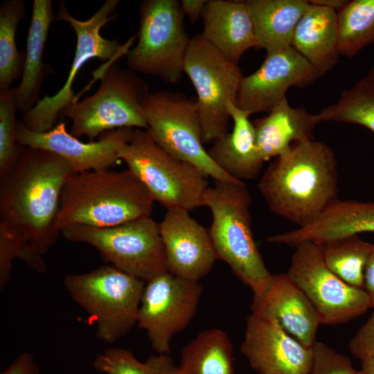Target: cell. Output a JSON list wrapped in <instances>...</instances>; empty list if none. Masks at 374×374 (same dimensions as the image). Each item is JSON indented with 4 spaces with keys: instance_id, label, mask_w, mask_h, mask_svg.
I'll return each mask as SVG.
<instances>
[{
    "instance_id": "6da1fadb",
    "label": "cell",
    "mask_w": 374,
    "mask_h": 374,
    "mask_svg": "<svg viewBox=\"0 0 374 374\" xmlns=\"http://www.w3.org/2000/svg\"><path fill=\"white\" fill-rule=\"evenodd\" d=\"M73 173L61 157L21 146L17 160L0 172V233L46 253L61 234L56 217L63 187Z\"/></svg>"
},
{
    "instance_id": "7a4b0ae2",
    "label": "cell",
    "mask_w": 374,
    "mask_h": 374,
    "mask_svg": "<svg viewBox=\"0 0 374 374\" xmlns=\"http://www.w3.org/2000/svg\"><path fill=\"white\" fill-rule=\"evenodd\" d=\"M338 180L332 149L312 139L276 157L258 188L273 213L302 227L338 199Z\"/></svg>"
},
{
    "instance_id": "3957f363",
    "label": "cell",
    "mask_w": 374,
    "mask_h": 374,
    "mask_svg": "<svg viewBox=\"0 0 374 374\" xmlns=\"http://www.w3.org/2000/svg\"><path fill=\"white\" fill-rule=\"evenodd\" d=\"M154 201L128 168L73 173L61 194L55 227L105 228L151 217Z\"/></svg>"
},
{
    "instance_id": "277c9868",
    "label": "cell",
    "mask_w": 374,
    "mask_h": 374,
    "mask_svg": "<svg viewBox=\"0 0 374 374\" xmlns=\"http://www.w3.org/2000/svg\"><path fill=\"white\" fill-rule=\"evenodd\" d=\"M203 197L212 222L208 232L218 259L225 262L233 274L249 286L253 295L260 294L272 275L256 244L250 214L251 198L244 182L214 181Z\"/></svg>"
},
{
    "instance_id": "5b68a950",
    "label": "cell",
    "mask_w": 374,
    "mask_h": 374,
    "mask_svg": "<svg viewBox=\"0 0 374 374\" xmlns=\"http://www.w3.org/2000/svg\"><path fill=\"white\" fill-rule=\"evenodd\" d=\"M145 283L112 265L63 280L69 296L95 324L96 337L109 344L137 323Z\"/></svg>"
},
{
    "instance_id": "8992f818",
    "label": "cell",
    "mask_w": 374,
    "mask_h": 374,
    "mask_svg": "<svg viewBox=\"0 0 374 374\" xmlns=\"http://www.w3.org/2000/svg\"><path fill=\"white\" fill-rule=\"evenodd\" d=\"M117 152L154 201L167 210L190 211L203 206L209 186L206 176L162 148L148 130L134 128L130 141L121 144Z\"/></svg>"
},
{
    "instance_id": "52a82bcc",
    "label": "cell",
    "mask_w": 374,
    "mask_h": 374,
    "mask_svg": "<svg viewBox=\"0 0 374 374\" xmlns=\"http://www.w3.org/2000/svg\"><path fill=\"white\" fill-rule=\"evenodd\" d=\"M97 91L64 111L61 118L72 121L70 134L91 141L105 132L124 127L148 130L143 103L150 94L148 84L116 60L108 62Z\"/></svg>"
},
{
    "instance_id": "ba28073f",
    "label": "cell",
    "mask_w": 374,
    "mask_h": 374,
    "mask_svg": "<svg viewBox=\"0 0 374 374\" xmlns=\"http://www.w3.org/2000/svg\"><path fill=\"white\" fill-rule=\"evenodd\" d=\"M139 17L137 42L126 55L128 68L165 82H178L190 40L180 1H142Z\"/></svg>"
},
{
    "instance_id": "9c48e42d",
    "label": "cell",
    "mask_w": 374,
    "mask_h": 374,
    "mask_svg": "<svg viewBox=\"0 0 374 374\" xmlns=\"http://www.w3.org/2000/svg\"><path fill=\"white\" fill-rule=\"evenodd\" d=\"M120 3L119 0H107L89 19L84 21L73 17L64 2L60 3L55 19L69 23L75 33V55L63 87L53 96H46L40 99L33 108L22 114L21 121L29 130L45 132L57 124L64 111L75 101L72 89L73 80L80 69L89 60L96 57L110 62L127 55L136 37L135 35L122 44L116 39L104 38L100 33V29L114 18L109 15Z\"/></svg>"
},
{
    "instance_id": "30bf717a",
    "label": "cell",
    "mask_w": 374,
    "mask_h": 374,
    "mask_svg": "<svg viewBox=\"0 0 374 374\" xmlns=\"http://www.w3.org/2000/svg\"><path fill=\"white\" fill-rule=\"evenodd\" d=\"M61 234L92 246L105 261L145 283L168 271L159 224L151 217L112 227L73 226Z\"/></svg>"
},
{
    "instance_id": "8fae6325",
    "label": "cell",
    "mask_w": 374,
    "mask_h": 374,
    "mask_svg": "<svg viewBox=\"0 0 374 374\" xmlns=\"http://www.w3.org/2000/svg\"><path fill=\"white\" fill-rule=\"evenodd\" d=\"M143 110L148 130L165 150L195 166L214 181L242 182L220 168L205 150L196 98L159 90L150 93Z\"/></svg>"
},
{
    "instance_id": "7c38bea8",
    "label": "cell",
    "mask_w": 374,
    "mask_h": 374,
    "mask_svg": "<svg viewBox=\"0 0 374 374\" xmlns=\"http://www.w3.org/2000/svg\"><path fill=\"white\" fill-rule=\"evenodd\" d=\"M184 73L197 93L196 103L204 144L229 131L231 117L226 105L236 104L243 75L237 64L225 58L202 34L192 37Z\"/></svg>"
},
{
    "instance_id": "4fadbf2b",
    "label": "cell",
    "mask_w": 374,
    "mask_h": 374,
    "mask_svg": "<svg viewBox=\"0 0 374 374\" xmlns=\"http://www.w3.org/2000/svg\"><path fill=\"white\" fill-rule=\"evenodd\" d=\"M294 249L287 274L310 301L321 324L348 322L371 308L364 290L347 284L328 267L322 245L302 242Z\"/></svg>"
},
{
    "instance_id": "5bb4252c",
    "label": "cell",
    "mask_w": 374,
    "mask_h": 374,
    "mask_svg": "<svg viewBox=\"0 0 374 374\" xmlns=\"http://www.w3.org/2000/svg\"><path fill=\"white\" fill-rule=\"evenodd\" d=\"M202 292L198 281L169 271L146 282L137 324L146 332L157 353H170L173 337L184 330L195 317Z\"/></svg>"
},
{
    "instance_id": "9a60e30c",
    "label": "cell",
    "mask_w": 374,
    "mask_h": 374,
    "mask_svg": "<svg viewBox=\"0 0 374 374\" xmlns=\"http://www.w3.org/2000/svg\"><path fill=\"white\" fill-rule=\"evenodd\" d=\"M320 77L314 66L292 46L267 53L260 66L243 76L235 105L249 116L269 112L286 99L290 87H309Z\"/></svg>"
},
{
    "instance_id": "2e32d148",
    "label": "cell",
    "mask_w": 374,
    "mask_h": 374,
    "mask_svg": "<svg viewBox=\"0 0 374 374\" xmlns=\"http://www.w3.org/2000/svg\"><path fill=\"white\" fill-rule=\"evenodd\" d=\"M134 128L124 127L103 132L97 141L84 143L68 133L66 123H58L51 130L35 132L21 121L17 124L19 145L54 153L64 159L74 173L108 170L121 161L118 148L130 141Z\"/></svg>"
},
{
    "instance_id": "e0dca14e",
    "label": "cell",
    "mask_w": 374,
    "mask_h": 374,
    "mask_svg": "<svg viewBox=\"0 0 374 374\" xmlns=\"http://www.w3.org/2000/svg\"><path fill=\"white\" fill-rule=\"evenodd\" d=\"M242 354L258 374H310L312 349L276 323L253 314L246 320Z\"/></svg>"
},
{
    "instance_id": "ac0fdd59",
    "label": "cell",
    "mask_w": 374,
    "mask_h": 374,
    "mask_svg": "<svg viewBox=\"0 0 374 374\" xmlns=\"http://www.w3.org/2000/svg\"><path fill=\"white\" fill-rule=\"evenodd\" d=\"M159 224L168 271L195 281L206 276L218 259L208 229L182 209L167 210Z\"/></svg>"
},
{
    "instance_id": "d6986e66",
    "label": "cell",
    "mask_w": 374,
    "mask_h": 374,
    "mask_svg": "<svg viewBox=\"0 0 374 374\" xmlns=\"http://www.w3.org/2000/svg\"><path fill=\"white\" fill-rule=\"evenodd\" d=\"M251 314L276 323L304 346L316 341L319 316L306 295L286 274L272 275L267 287L253 295Z\"/></svg>"
},
{
    "instance_id": "ffe728a7",
    "label": "cell",
    "mask_w": 374,
    "mask_h": 374,
    "mask_svg": "<svg viewBox=\"0 0 374 374\" xmlns=\"http://www.w3.org/2000/svg\"><path fill=\"white\" fill-rule=\"evenodd\" d=\"M366 232L374 233V202L338 199L310 224L270 235L267 240L292 247L302 242L324 245Z\"/></svg>"
},
{
    "instance_id": "44dd1931",
    "label": "cell",
    "mask_w": 374,
    "mask_h": 374,
    "mask_svg": "<svg viewBox=\"0 0 374 374\" xmlns=\"http://www.w3.org/2000/svg\"><path fill=\"white\" fill-rule=\"evenodd\" d=\"M202 19L201 34L231 62L238 65L247 51L258 48L244 1L206 0Z\"/></svg>"
},
{
    "instance_id": "7402d4cb",
    "label": "cell",
    "mask_w": 374,
    "mask_h": 374,
    "mask_svg": "<svg viewBox=\"0 0 374 374\" xmlns=\"http://www.w3.org/2000/svg\"><path fill=\"white\" fill-rule=\"evenodd\" d=\"M226 107L233 122L232 130L215 140L208 153L232 177L242 181L256 179L265 161L258 150L253 123L231 101Z\"/></svg>"
},
{
    "instance_id": "603a6c76",
    "label": "cell",
    "mask_w": 374,
    "mask_h": 374,
    "mask_svg": "<svg viewBox=\"0 0 374 374\" xmlns=\"http://www.w3.org/2000/svg\"><path fill=\"white\" fill-rule=\"evenodd\" d=\"M319 123L317 114L291 107L287 98L282 100L253 123L262 160L278 157L295 143L313 139L312 132Z\"/></svg>"
},
{
    "instance_id": "cb8c5ba5",
    "label": "cell",
    "mask_w": 374,
    "mask_h": 374,
    "mask_svg": "<svg viewBox=\"0 0 374 374\" xmlns=\"http://www.w3.org/2000/svg\"><path fill=\"white\" fill-rule=\"evenodd\" d=\"M292 47L303 56L321 76L339 61L337 12L309 5L295 28Z\"/></svg>"
},
{
    "instance_id": "d4e9b609",
    "label": "cell",
    "mask_w": 374,
    "mask_h": 374,
    "mask_svg": "<svg viewBox=\"0 0 374 374\" xmlns=\"http://www.w3.org/2000/svg\"><path fill=\"white\" fill-rule=\"evenodd\" d=\"M51 0H34L24 55L21 80L15 87L17 110L22 114L40 100V89L48 66L42 61L44 48L52 21L55 19Z\"/></svg>"
},
{
    "instance_id": "484cf974",
    "label": "cell",
    "mask_w": 374,
    "mask_h": 374,
    "mask_svg": "<svg viewBox=\"0 0 374 374\" xmlns=\"http://www.w3.org/2000/svg\"><path fill=\"white\" fill-rule=\"evenodd\" d=\"M258 48L269 53L292 46L293 34L307 9L306 0H247Z\"/></svg>"
},
{
    "instance_id": "4316f807",
    "label": "cell",
    "mask_w": 374,
    "mask_h": 374,
    "mask_svg": "<svg viewBox=\"0 0 374 374\" xmlns=\"http://www.w3.org/2000/svg\"><path fill=\"white\" fill-rule=\"evenodd\" d=\"M176 374H234L233 345L219 328L201 332L186 345Z\"/></svg>"
},
{
    "instance_id": "83f0119b",
    "label": "cell",
    "mask_w": 374,
    "mask_h": 374,
    "mask_svg": "<svg viewBox=\"0 0 374 374\" xmlns=\"http://www.w3.org/2000/svg\"><path fill=\"white\" fill-rule=\"evenodd\" d=\"M319 122L336 121L362 125L374 132V66L337 101L317 114Z\"/></svg>"
},
{
    "instance_id": "f1b7e54d",
    "label": "cell",
    "mask_w": 374,
    "mask_h": 374,
    "mask_svg": "<svg viewBox=\"0 0 374 374\" xmlns=\"http://www.w3.org/2000/svg\"><path fill=\"white\" fill-rule=\"evenodd\" d=\"M374 44V0H352L337 12V50L348 57Z\"/></svg>"
},
{
    "instance_id": "f546056e",
    "label": "cell",
    "mask_w": 374,
    "mask_h": 374,
    "mask_svg": "<svg viewBox=\"0 0 374 374\" xmlns=\"http://www.w3.org/2000/svg\"><path fill=\"white\" fill-rule=\"evenodd\" d=\"M322 246L323 259L328 267L347 284L364 290V271L372 243L355 235Z\"/></svg>"
},
{
    "instance_id": "4dcf8cb0",
    "label": "cell",
    "mask_w": 374,
    "mask_h": 374,
    "mask_svg": "<svg viewBox=\"0 0 374 374\" xmlns=\"http://www.w3.org/2000/svg\"><path fill=\"white\" fill-rule=\"evenodd\" d=\"M25 15L22 0H6L0 4V91L10 89L22 75L24 57L17 51L15 35Z\"/></svg>"
},
{
    "instance_id": "1f68e13d",
    "label": "cell",
    "mask_w": 374,
    "mask_h": 374,
    "mask_svg": "<svg viewBox=\"0 0 374 374\" xmlns=\"http://www.w3.org/2000/svg\"><path fill=\"white\" fill-rule=\"evenodd\" d=\"M93 366L105 374H175L177 368L170 354L152 355L141 362L122 348H109L98 354Z\"/></svg>"
},
{
    "instance_id": "d6a6232c",
    "label": "cell",
    "mask_w": 374,
    "mask_h": 374,
    "mask_svg": "<svg viewBox=\"0 0 374 374\" xmlns=\"http://www.w3.org/2000/svg\"><path fill=\"white\" fill-rule=\"evenodd\" d=\"M17 110L15 88L0 91V172L17 160L21 148L17 142Z\"/></svg>"
},
{
    "instance_id": "836d02e7",
    "label": "cell",
    "mask_w": 374,
    "mask_h": 374,
    "mask_svg": "<svg viewBox=\"0 0 374 374\" xmlns=\"http://www.w3.org/2000/svg\"><path fill=\"white\" fill-rule=\"evenodd\" d=\"M312 361L310 374H359L350 359L321 341L312 346Z\"/></svg>"
},
{
    "instance_id": "e575fe53",
    "label": "cell",
    "mask_w": 374,
    "mask_h": 374,
    "mask_svg": "<svg viewBox=\"0 0 374 374\" xmlns=\"http://www.w3.org/2000/svg\"><path fill=\"white\" fill-rule=\"evenodd\" d=\"M349 350L356 358H374V311L349 342Z\"/></svg>"
},
{
    "instance_id": "d590c367",
    "label": "cell",
    "mask_w": 374,
    "mask_h": 374,
    "mask_svg": "<svg viewBox=\"0 0 374 374\" xmlns=\"http://www.w3.org/2000/svg\"><path fill=\"white\" fill-rule=\"evenodd\" d=\"M1 374H39V370L33 355L24 352L18 355Z\"/></svg>"
},
{
    "instance_id": "8d00e7d4",
    "label": "cell",
    "mask_w": 374,
    "mask_h": 374,
    "mask_svg": "<svg viewBox=\"0 0 374 374\" xmlns=\"http://www.w3.org/2000/svg\"><path fill=\"white\" fill-rule=\"evenodd\" d=\"M364 290L368 295L370 307L374 309V241L364 271Z\"/></svg>"
},
{
    "instance_id": "74e56055",
    "label": "cell",
    "mask_w": 374,
    "mask_h": 374,
    "mask_svg": "<svg viewBox=\"0 0 374 374\" xmlns=\"http://www.w3.org/2000/svg\"><path fill=\"white\" fill-rule=\"evenodd\" d=\"M206 0H181L180 5L184 15H186L191 24H195L202 15Z\"/></svg>"
},
{
    "instance_id": "f35d334b",
    "label": "cell",
    "mask_w": 374,
    "mask_h": 374,
    "mask_svg": "<svg viewBox=\"0 0 374 374\" xmlns=\"http://www.w3.org/2000/svg\"><path fill=\"white\" fill-rule=\"evenodd\" d=\"M346 0H310L311 4L326 7L337 12L340 10L348 2Z\"/></svg>"
},
{
    "instance_id": "ab89813d",
    "label": "cell",
    "mask_w": 374,
    "mask_h": 374,
    "mask_svg": "<svg viewBox=\"0 0 374 374\" xmlns=\"http://www.w3.org/2000/svg\"><path fill=\"white\" fill-rule=\"evenodd\" d=\"M361 363L359 374H374V358H364L361 360Z\"/></svg>"
},
{
    "instance_id": "60d3db41",
    "label": "cell",
    "mask_w": 374,
    "mask_h": 374,
    "mask_svg": "<svg viewBox=\"0 0 374 374\" xmlns=\"http://www.w3.org/2000/svg\"><path fill=\"white\" fill-rule=\"evenodd\" d=\"M175 374H176L175 372Z\"/></svg>"
}]
</instances>
